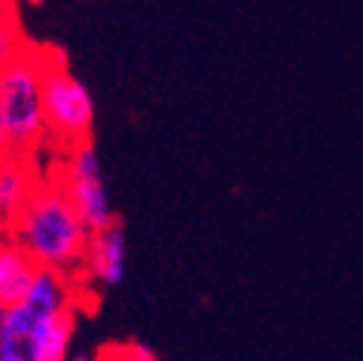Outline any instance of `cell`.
Wrapping results in <instances>:
<instances>
[{
  "label": "cell",
  "mask_w": 363,
  "mask_h": 361,
  "mask_svg": "<svg viewBox=\"0 0 363 361\" xmlns=\"http://www.w3.org/2000/svg\"><path fill=\"white\" fill-rule=\"evenodd\" d=\"M12 235L40 269L55 272L78 266L89 246V232L61 179L35 185L21 214L12 220Z\"/></svg>",
  "instance_id": "obj_1"
},
{
  "label": "cell",
  "mask_w": 363,
  "mask_h": 361,
  "mask_svg": "<svg viewBox=\"0 0 363 361\" xmlns=\"http://www.w3.org/2000/svg\"><path fill=\"white\" fill-rule=\"evenodd\" d=\"M50 55L47 50H23L12 64L0 70V107L12 136L15 156L32 153L43 133V72H47Z\"/></svg>",
  "instance_id": "obj_2"
},
{
  "label": "cell",
  "mask_w": 363,
  "mask_h": 361,
  "mask_svg": "<svg viewBox=\"0 0 363 361\" xmlns=\"http://www.w3.org/2000/svg\"><path fill=\"white\" fill-rule=\"evenodd\" d=\"M43 122L67 151L86 145L93 130V96L64 61H50L43 72Z\"/></svg>",
  "instance_id": "obj_3"
},
{
  "label": "cell",
  "mask_w": 363,
  "mask_h": 361,
  "mask_svg": "<svg viewBox=\"0 0 363 361\" xmlns=\"http://www.w3.org/2000/svg\"><path fill=\"white\" fill-rule=\"evenodd\" d=\"M64 188L75 205V211L81 214L84 225L89 235L107 232L110 225H116L110 200H107V188H104V176H101V162L93 145H78L72 151H67V173H64Z\"/></svg>",
  "instance_id": "obj_4"
},
{
  "label": "cell",
  "mask_w": 363,
  "mask_h": 361,
  "mask_svg": "<svg viewBox=\"0 0 363 361\" xmlns=\"http://www.w3.org/2000/svg\"><path fill=\"white\" fill-rule=\"evenodd\" d=\"M55 318L26 303L0 309V361H43V335Z\"/></svg>",
  "instance_id": "obj_5"
},
{
  "label": "cell",
  "mask_w": 363,
  "mask_h": 361,
  "mask_svg": "<svg viewBox=\"0 0 363 361\" xmlns=\"http://www.w3.org/2000/svg\"><path fill=\"white\" fill-rule=\"evenodd\" d=\"M86 272L89 278H96L104 286H116L124 278V266H127V235L116 222L107 232L89 235V246L84 254Z\"/></svg>",
  "instance_id": "obj_6"
},
{
  "label": "cell",
  "mask_w": 363,
  "mask_h": 361,
  "mask_svg": "<svg viewBox=\"0 0 363 361\" xmlns=\"http://www.w3.org/2000/svg\"><path fill=\"white\" fill-rule=\"evenodd\" d=\"M38 269L15 240H0V309H12L29 295Z\"/></svg>",
  "instance_id": "obj_7"
},
{
  "label": "cell",
  "mask_w": 363,
  "mask_h": 361,
  "mask_svg": "<svg viewBox=\"0 0 363 361\" xmlns=\"http://www.w3.org/2000/svg\"><path fill=\"white\" fill-rule=\"evenodd\" d=\"M32 191H35V183L21 159L9 156L0 162V217L12 222L26 205V200L32 197Z\"/></svg>",
  "instance_id": "obj_8"
},
{
  "label": "cell",
  "mask_w": 363,
  "mask_h": 361,
  "mask_svg": "<svg viewBox=\"0 0 363 361\" xmlns=\"http://www.w3.org/2000/svg\"><path fill=\"white\" fill-rule=\"evenodd\" d=\"M75 333V309H64L43 335V361H67L69 338Z\"/></svg>",
  "instance_id": "obj_9"
},
{
  "label": "cell",
  "mask_w": 363,
  "mask_h": 361,
  "mask_svg": "<svg viewBox=\"0 0 363 361\" xmlns=\"http://www.w3.org/2000/svg\"><path fill=\"white\" fill-rule=\"evenodd\" d=\"M23 50H26V43H23V38H21L15 23L0 29V70H4L6 64H12Z\"/></svg>",
  "instance_id": "obj_10"
},
{
  "label": "cell",
  "mask_w": 363,
  "mask_h": 361,
  "mask_svg": "<svg viewBox=\"0 0 363 361\" xmlns=\"http://www.w3.org/2000/svg\"><path fill=\"white\" fill-rule=\"evenodd\" d=\"M121 347H124L127 361H159L156 350H153L150 344H145V341H127V344H121Z\"/></svg>",
  "instance_id": "obj_11"
},
{
  "label": "cell",
  "mask_w": 363,
  "mask_h": 361,
  "mask_svg": "<svg viewBox=\"0 0 363 361\" xmlns=\"http://www.w3.org/2000/svg\"><path fill=\"white\" fill-rule=\"evenodd\" d=\"M9 156H15V151H12V136H9V127L4 119V107H0V162Z\"/></svg>",
  "instance_id": "obj_12"
},
{
  "label": "cell",
  "mask_w": 363,
  "mask_h": 361,
  "mask_svg": "<svg viewBox=\"0 0 363 361\" xmlns=\"http://www.w3.org/2000/svg\"><path fill=\"white\" fill-rule=\"evenodd\" d=\"M96 361H127V355H124V347L107 344V347H101V350H99Z\"/></svg>",
  "instance_id": "obj_13"
},
{
  "label": "cell",
  "mask_w": 363,
  "mask_h": 361,
  "mask_svg": "<svg viewBox=\"0 0 363 361\" xmlns=\"http://www.w3.org/2000/svg\"><path fill=\"white\" fill-rule=\"evenodd\" d=\"M15 23V6L12 4H0V29Z\"/></svg>",
  "instance_id": "obj_14"
},
{
  "label": "cell",
  "mask_w": 363,
  "mask_h": 361,
  "mask_svg": "<svg viewBox=\"0 0 363 361\" xmlns=\"http://www.w3.org/2000/svg\"><path fill=\"white\" fill-rule=\"evenodd\" d=\"M75 361H89V358H86L84 352H78V355H75Z\"/></svg>",
  "instance_id": "obj_15"
}]
</instances>
